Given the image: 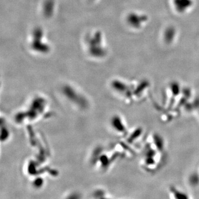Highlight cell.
Here are the masks:
<instances>
[{
    "instance_id": "cell-1",
    "label": "cell",
    "mask_w": 199,
    "mask_h": 199,
    "mask_svg": "<svg viewBox=\"0 0 199 199\" xmlns=\"http://www.w3.org/2000/svg\"><path fill=\"white\" fill-rule=\"evenodd\" d=\"M88 51L91 56L96 58H101L106 54V49L104 46L102 35L100 32H96L87 38Z\"/></svg>"
},
{
    "instance_id": "cell-4",
    "label": "cell",
    "mask_w": 199,
    "mask_h": 199,
    "mask_svg": "<svg viewBox=\"0 0 199 199\" xmlns=\"http://www.w3.org/2000/svg\"><path fill=\"white\" fill-rule=\"evenodd\" d=\"M170 194H172L174 198H188V197L186 196V194L183 192L180 191L179 190H176L174 188H172L170 190Z\"/></svg>"
},
{
    "instance_id": "cell-3",
    "label": "cell",
    "mask_w": 199,
    "mask_h": 199,
    "mask_svg": "<svg viewBox=\"0 0 199 199\" xmlns=\"http://www.w3.org/2000/svg\"><path fill=\"white\" fill-rule=\"evenodd\" d=\"M54 9V3L53 0H47L44 6V12L46 16H50L53 14Z\"/></svg>"
},
{
    "instance_id": "cell-2",
    "label": "cell",
    "mask_w": 199,
    "mask_h": 199,
    "mask_svg": "<svg viewBox=\"0 0 199 199\" xmlns=\"http://www.w3.org/2000/svg\"><path fill=\"white\" fill-rule=\"evenodd\" d=\"M44 32L42 28H37L33 31L31 42V46L33 50L43 54L49 52L50 47L44 42Z\"/></svg>"
},
{
    "instance_id": "cell-5",
    "label": "cell",
    "mask_w": 199,
    "mask_h": 199,
    "mask_svg": "<svg viewBox=\"0 0 199 199\" xmlns=\"http://www.w3.org/2000/svg\"><path fill=\"white\" fill-rule=\"evenodd\" d=\"M189 182L193 185H197L199 184V175L197 174L191 175L189 178Z\"/></svg>"
}]
</instances>
